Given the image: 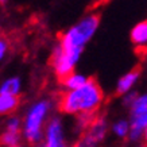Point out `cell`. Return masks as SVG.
<instances>
[{"instance_id":"e0dca14e","label":"cell","mask_w":147,"mask_h":147,"mask_svg":"<svg viewBox=\"0 0 147 147\" xmlns=\"http://www.w3.org/2000/svg\"><path fill=\"white\" fill-rule=\"evenodd\" d=\"M5 1L7 0H0V4H5Z\"/></svg>"},{"instance_id":"ba28073f","label":"cell","mask_w":147,"mask_h":147,"mask_svg":"<svg viewBox=\"0 0 147 147\" xmlns=\"http://www.w3.org/2000/svg\"><path fill=\"white\" fill-rule=\"evenodd\" d=\"M131 42L136 47H146L147 46V20H142L135 24L129 34Z\"/></svg>"},{"instance_id":"7a4b0ae2","label":"cell","mask_w":147,"mask_h":147,"mask_svg":"<svg viewBox=\"0 0 147 147\" xmlns=\"http://www.w3.org/2000/svg\"><path fill=\"white\" fill-rule=\"evenodd\" d=\"M102 101L101 86L94 78H89L77 89L65 90L59 96L58 108L66 115H96Z\"/></svg>"},{"instance_id":"52a82bcc","label":"cell","mask_w":147,"mask_h":147,"mask_svg":"<svg viewBox=\"0 0 147 147\" xmlns=\"http://www.w3.org/2000/svg\"><path fill=\"white\" fill-rule=\"evenodd\" d=\"M20 105L19 94L0 92V116H9Z\"/></svg>"},{"instance_id":"5bb4252c","label":"cell","mask_w":147,"mask_h":147,"mask_svg":"<svg viewBox=\"0 0 147 147\" xmlns=\"http://www.w3.org/2000/svg\"><path fill=\"white\" fill-rule=\"evenodd\" d=\"M8 47L9 46H8L7 39L3 38V36H0V62L5 58V54H7V51H8Z\"/></svg>"},{"instance_id":"9a60e30c","label":"cell","mask_w":147,"mask_h":147,"mask_svg":"<svg viewBox=\"0 0 147 147\" xmlns=\"http://www.w3.org/2000/svg\"><path fill=\"white\" fill-rule=\"evenodd\" d=\"M136 96H138V94L135 93V92H132V90H129L128 93H125V94H124V104L129 107V105H131V104L134 102L135 98H136Z\"/></svg>"},{"instance_id":"5b68a950","label":"cell","mask_w":147,"mask_h":147,"mask_svg":"<svg viewBox=\"0 0 147 147\" xmlns=\"http://www.w3.org/2000/svg\"><path fill=\"white\" fill-rule=\"evenodd\" d=\"M43 146L46 147H63L66 146L65 131L62 120L58 116H51L45 127Z\"/></svg>"},{"instance_id":"2e32d148","label":"cell","mask_w":147,"mask_h":147,"mask_svg":"<svg viewBox=\"0 0 147 147\" xmlns=\"http://www.w3.org/2000/svg\"><path fill=\"white\" fill-rule=\"evenodd\" d=\"M143 142L147 144V128L144 129V134H143Z\"/></svg>"},{"instance_id":"277c9868","label":"cell","mask_w":147,"mask_h":147,"mask_svg":"<svg viewBox=\"0 0 147 147\" xmlns=\"http://www.w3.org/2000/svg\"><path fill=\"white\" fill-rule=\"evenodd\" d=\"M107 129H108L107 120L96 116L92 120V123L89 124V127L81 134V138L77 144L84 147L96 146V144H98L100 142L104 140L105 135H107Z\"/></svg>"},{"instance_id":"7c38bea8","label":"cell","mask_w":147,"mask_h":147,"mask_svg":"<svg viewBox=\"0 0 147 147\" xmlns=\"http://www.w3.org/2000/svg\"><path fill=\"white\" fill-rule=\"evenodd\" d=\"M129 129H131V124L127 120H119L112 125V132L120 139H124L128 136Z\"/></svg>"},{"instance_id":"6da1fadb","label":"cell","mask_w":147,"mask_h":147,"mask_svg":"<svg viewBox=\"0 0 147 147\" xmlns=\"http://www.w3.org/2000/svg\"><path fill=\"white\" fill-rule=\"evenodd\" d=\"M98 24L100 15L96 12L89 13L61 35L50 59L51 67L59 80L74 70L85 45L96 34Z\"/></svg>"},{"instance_id":"3957f363","label":"cell","mask_w":147,"mask_h":147,"mask_svg":"<svg viewBox=\"0 0 147 147\" xmlns=\"http://www.w3.org/2000/svg\"><path fill=\"white\" fill-rule=\"evenodd\" d=\"M51 109V102L46 98L32 102L27 108L23 117L22 135L28 144L43 143L45 127L49 120V113Z\"/></svg>"},{"instance_id":"4fadbf2b","label":"cell","mask_w":147,"mask_h":147,"mask_svg":"<svg viewBox=\"0 0 147 147\" xmlns=\"http://www.w3.org/2000/svg\"><path fill=\"white\" fill-rule=\"evenodd\" d=\"M23 120L18 116H9L5 121L4 129L5 131H12V132H22Z\"/></svg>"},{"instance_id":"30bf717a","label":"cell","mask_w":147,"mask_h":147,"mask_svg":"<svg viewBox=\"0 0 147 147\" xmlns=\"http://www.w3.org/2000/svg\"><path fill=\"white\" fill-rule=\"evenodd\" d=\"M23 139L22 132H12V131H3L0 135V144L5 147H18Z\"/></svg>"},{"instance_id":"8fae6325","label":"cell","mask_w":147,"mask_h":147,"mask_svg":"<svg viewBox=\"0 0 147 147\" xmlns=\"http://www.w3.org/2000/svg\"><path fill=\"white\" fill-rule=\"evenodd\" d=\"M0 92L12 94H20L22 92V80L19 77H9L4 80L0 85Z\"/></svg>"},{"instance_id":"9c48e42d","label":"cell","mask_w":147,"mask_h":147,"mask_svg":"<svg viewBox=\"0 0 147 147\" xmlns=\"http://www.w3.org/2000/svg\"><path fill=\"white\" fill-rule=\"evenodd\" d=\"M88 80H89V78L86 76H84V74L71 71L67 76L61 78L59 81H61V85H62L63 90H70V89H77V88L82 86Z\"/></svg>"},{"instance_id":"8992f818","label":"cell","mask_w":147,"mask_h":147,"mask_svg":"<svg viewBox=\"0 0 147 147\" xmlns=\"http://www.w3.org/2000/svg\"><path fill=\"white\" fill-rule=\"evenodd\" d=\"M139 74H140L139 69H132V70L127 71L125 74H123L116 84V93L119 96H124L129 90H132V88L139 80Z\"/></svg>"}]
</instances>
